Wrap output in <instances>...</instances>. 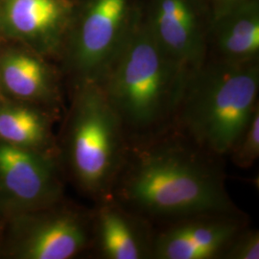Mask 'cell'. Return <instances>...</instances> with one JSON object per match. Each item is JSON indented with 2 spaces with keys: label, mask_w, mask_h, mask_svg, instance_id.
<instances>
[{
  "label": "cell",
  "mask_w": 259,
  "mask_h": 259,
  "mask_svg": "<svg viewBox=\"0 0 259 259\" xmlns=\"http://www.w3.org/2000/svg\"><path fill=\"white\" fill-rule=\"evenodd\" d=\"M222 162L171 125L128 139L108 199L154 227L197 214L238 211L226 188Z\"/></svg>",
  "instance_id": "obj_1"
},
{
  "label": "cell",
  "mask_w": 259,
  "mask_h": 259,
  "mask_svg": "<svg viewBox=\"0 0 259 259\" xmlns=\"http://www.w3.org/2000/svg\"><path fill=\"white\" fill-rule=\"evenodd\" d=\"M188 77L153 37L139 8L125 45L98 83L133 139L173 124Z\"/></svg>",
  "instance_id": "obj_2"
},
{
  "label": "cell",
  "mask_w": 259,
  "mask_h": 259,
  "mask_svg": "<svg viewBox=\"0 0 259 259\" xmlns=\"http://www.w3.org/2000/svg\"><path fill=\"white\" fill-rule=\"evenodd\" d=\"M259 61L205 59L188 77L172 126L198 147L227 157L259 107Z\"/></svg>",
  "instance_id": "obj_3"
},
{
  "label": "cell",
  "mask_w": 259,
  "mask_h": 259,
  "mask_svg": "<svg viewBox=\"0 0 259 259\" xmlns=\"http://www.w3.org/2000/svg\"><path fill=\"white\" fill-rule=\"evenodd\" d=\"M68 158L77 183L98 202L109 198L126 154L128 138L100 84H75Z\"/></svg>",
  "instance_id": "obj_4"
},
{
  "label": "cell",
  "mask_w": 259,
  "mask_h": 259,
  "mask_svg": "<svg viewBox=\"0 0 259 259\" xmlns=\"http://www.w3.org/2000/svg\"><path fill=\"white\" fill-rule=\"evenodd\" d=\"M139 0H77L64 58L75 84L98 83L134 27Z\"/></svg>",
  "instance_id": "obj_5"
},
{
  "label": "cell",
  "mask_w": 259,
  "mask_h": 259,
  "mask_svg": "<svg viewBox=\"0 0 259 259\" xmlns=\"http://www.w3.org/2000/svg\"><path fill=\"white\" fill-rule=\"evenodd\" d=\"M139 11L153 37L187 74L204 64L213 19L206 0H139Z\"/></svg>",
  "instance_id": "obj_6"
},
{
  "label": "cell",
  "mask_w": 259,
  "mask_h": 259,
  "mask_svg": "<svg viewBox=\"0 0 259 259\" xmlns=\"http://www.w3.org/2000/svg\"><path fill=\"white\" fill-rule=\"evenodd\" d=\"M249 226L241 210L197 214L155 227L153 259H222L235 235Z\"/></svg>",
  "instance_id": "obj_7"
},
{
  "label": "cell",
  "mask_w": 259,
  "mask_h": 259,
  "mask_svg": "<svg viewBox=\"0 0 259 259\" xmlns=\"http://www.w3.org/2000/svg\"><path fill=\"white\" fill-rule=\"evenodd\" d=\"M77 0H0V35L42 57H62Z\"/></svg>",
  "instance_id": "obj_8"
},
{
  "label": "cell",
  "mask_w": 259,
  "mask_h": 259,
  "mask_svg": "<svg viewBox=\"0 0 259 259\" xmlns=\"http://www.w3.org/2000/svg\"><path fill=\"white\" fill-rule=\"evenodd\" d=\"M98 203L92 225L100 257L153 259L155 227L112 199Z\"/></svg>",
  "instance_id": "obj_9"
},
{
  "label": "cell",
  "mask_w": 259,
  "mask_h": 259,
  "mask_svg": "<svg viewBox=\"0 0 259 259\" xmlns=\"http://www.w3.org/2000/svg\"><path fill=\"white\" fill-rule=\"evenodd\" d=\"M0 183L8 194L26 205H49L59 196L50 158L30 148L0 144Z\"/></svg>",
  "instance_id": "obj_10"
},
{
  "label": "cell",
  "mask_w": 259,
  "mask_h": 259,
  "mask_svg": "<svg viewBox=\"0 0 259 259\" xmlns=\"http://www.w3.org/2000/svg\"><path fill=\"white\" fill-rule=\"evenodd\" d=\"M205 59L232 64L259 61V0L213 15Z\"/></svg>",
  "instance_id": "obj_11"
},
{
  "label": "cell",
  "mask_w": 259,
  "mask_h": 259,
  "mask_svg": "<svg viewBox=\"0 0 259 259\" xmlns=\"http://www.w3.org/2000/svg\"><path fill=\"white\" fill-rule=\"evenodd\" d=\"M90 223L74 213L48 216L30 233L23 257L28 259H70L83 251L91 239Z\"/></svg>",
  "instance_id": "obj_12"
},
{
  "label": "cell",
  "mask_w": 259,
  "mask_h": 259,
  "mask_svg": "<svg viewBox=\"0 0 259 259\" xmlns=\"http://www.w3.org/2000/svg\"><path fill=\"white\" fill-rule=\"evenodd\" d=\"M0 79L10 93L23 99L49 100L57 93L53 70L34 51H6L0 58Z\"/></svg>",
  "instance_id": "obj_13"
},
{
  "label": "cell",
  "mask_w": 259,
  "mask_h": 259,
  "mask_svg": "<svg viewBox=\"0 0 259 259\" xmlns=\"http://www.w3.org/2000/svg\"><path fill=\"white\" fill-rule=\"evenodd\" d=\"M47 122L37 111L26 107L0 108V139L5 143L32 148L47 141Z\"/></svg>",
  "instance_id": "obj_14"
},
{
  "label": "cell",
  "mask_w": 259,
  "mask_h": 259,
  "mask_svg": "<svg viewBox=\"0 0 259 259\" xmlns=\"http://www.w3.org/2000/svg\"><path fill=\"white\" fill-rule=\"evenodd\" d=\"M227 157L235 166L247 169L252 166L259 157V107L250 122L234 141Z\"/></svg>",
  "instance_id": "obj_15"
},
{
  "label": "cell",
  "mask_w": 259,
  "mask_h": 259,
  "mask_svg": "<svg viewBox=\"0 0 259 259\" xmlns=\"http://www.w3.org/2000/svg\"><path fill=\"white\" fill-rule=\"evenodd\" d=\"M222 259H259V232L250 226L238 232L223 254Z\"/></svg>",
  "instance_id": "obj_16"
},
{
  "label": "cell",
  "mask_w": 259,
  "mask_h": 259,
  "mask_svg": "<svg viewBox=\"0 0 259 259\" xmlns=\"http://www.w3.org/2000/svg\"><path fill=\"white\" fill-rule=\"evenodd\" d=\"M212 9L213 15L221 13L232 6L240 4L247 0H206Z\"/></svg>",
  "instance_id": "obj_17"
}]
</instances>
